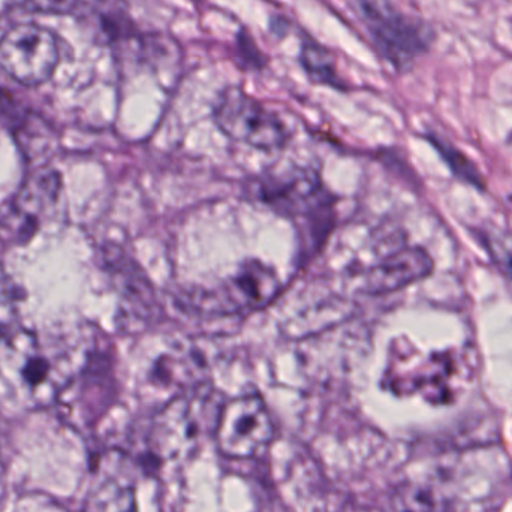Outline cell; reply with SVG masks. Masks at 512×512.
Returning a JSON list of instances; mask_svg holds the SVG:
<instances>
[{
	"instance_id": "5b68a950",
	"label": "cell",
	"mask_w": 512,
	"mask_h": 512,
	"mask_svg": "<svg viewBox=\"0 0 512 512\" xmlns=\"http://www.w3.org/2000/svg\"><path fill=\"white\" fill-rule=\"evenodd\" d=\"M215 119L224 134L255 149L276 150L288 141V129L280 117L237 87L222 93Z\"/></svg>"
},
{
	"instance_id": "277c9868",
	"label": "cell",
	"mask_w": 512,
	"mask_h": 512,
	"mask_svg": "<svg viewBox=\"0 0 512 512\" xmlns=\"http://www.w3.org/2000/svg\"><path fill=\"white\" fill-rule=\"evenodd\" d=\"M274 433L273 418L262 397L243 394L222 406L215 441L225 457L248 460L268 450Z\"/></svg>"
},
{
	"instance_id": "2e32d148",
	"label": "cell",
	"mask_w": 512,
	"mask_h": 512,
	"mask_svg": "<svg viewBox=\"0 0 512 512\" xmlns=\"http://www.w3.org/2000/svg\"><path fill=\"white\" fill-rule=\"evenodd\" d=\"M83 0H18L23 8L45 14H66L74 11Z\"/></svg>"
},
{
	"instance_id": "52a82bcc",
	"label": "cell",
	"mask_w": 512,
	"mask_h": 512,
	"mask_svg": "<svg viewBox=\"0 0 512 512\" xmlns=\"http://www.w3.org/2000/svg\"><path fill=\"white\" fill-rule=\"evenodd\" d=\"M279 291V277L270 267L248 261L218 288L197 294L194 303L209 313H246L267 306Z\"/></svg>"
},
{
	"instance_id": "30bf717a",
	"label": "cell",
	"mask_w": 512,
	"mask_h": 512,
	"mask_svg": "<svg viewBox=\"0 0 512 512\" xmlns=\"http://www.w3.org/2000/svg\"><path fill=\"white\" fill-rule=\"evenodd\" d=\"M433 271V261L420 248H406L385 258L373 267L364 279V289L370 294L399 291L411 283L420 282Z\"/></svg>"
},
{
	"instance_id": "9a60e30c",
	"label": "cell",
	"mask_w": 512,
	"mask_h": 512,
	"mask_svg": "<svg viewBox=\"0 0 512 512\" xmlns=\"http://www.w3.org/2000/svg\"><path fill=\"white\" fill-rule=\"evenodd\" d=\"M237 57L240 65L245 69H259L264 66L265 60L259 51L258 45L248 32H242L237 39Z\"/></svg>"
},
{
	"instance_id": "e0dca14e",
	"label": "cell",
	"mask_w": 512,
	"mask_h": 512,
	"mask_svg": "<svg viewBox=\"0 0 512 512\" xmlns=\"http://www.w3.org/2000/svg\"><path fill=\"white\" fill-rule=\"evenodd\" d=\"M487 246H489L490 254H492L493 259L498 262L501 270L505 271L507 276H510L512 279V251L508 246H505L504 242H501L499 239H493L490 234H487L486 240Z\"/></svg>"
},
{
	"instance_id": "ba28073f",
	"label": "cell",
	"mask_w": 512,
	"mask_h": 512,
	"mask_svg": "<svg viewBox=\"0 0 512 512\" xmlns=\"http://www.w3.org/2000/svg\"><path fill=\"white\" fill-rule=\"evenodd\" d=\"M261 188V198L280 212L297 218H310L319 210H327V198L322 195L318 177L306 171L289 173L286 177L271 176Z\"/></svg>"
},
{
	"instance_id": "4fadbf2b",
	"label": "cell",
	"mask_w": 512,
	"mask_h": 512,
	"mask_svg": "<svg viewBox=\"0 0 512 512\" xmlns=\"http://www.w3.org/2000/svg\"><path fill=\"white\" fill-rule=\"evenodd\" d=\"M436 147L441 150V153L445 156V159H447L451 170H453L457 176L462 177L465 182L472 183V185H483L477 168H475L474 165L469 162V159L466 158V156H463L459 150L453 149V147L450 146L447 147L445 144L441 143H436Z\"/></svg>"
},
{
	"instance_id": "7c38bea8",
	"label": "cell",
	"mask_w": 512,
	"mask_h": 512,
	"mask_svg": "<svg viewBox=\"0 0 512 512\" xmlns=\"http://www.w3.org/2000/svg\"><path fill=\"white\" fill-rule=\"evenodd\" d=\"M394 512H441V504L429 487L408 484L397 492Z\"/></svg>"
},
{
	"instance_id": "9c48e42d",
	"label": "cell",
	"mask_w": 512,
	"mask_h": 512,
	"mask_svg": "<svg viewBox=\"0 0 512 512\" xmlns=\"http://www.w3.org/2000/svg\"><path fill=\"white\" fill-rule=\"evenodd\" d=\"M120 465L122 459L117 456L99 466L81 512H137L134 478Z\"/></svg>"
},
{
	"instance_id": "8fae6325",
	"label": "cell",
	"mask_w": 512,
	"mask_h": 512,
	"mask_svg": "<svg viewBox=\"0 0 512 512\" xmlns=\"http://www.w3.org/2000/svg\"><path fill=\"white\" fill-rule=\"evenodd\" d=\"M301 63H303L304 71L315 83L340 86V78L337 77L333 56L321 45L315 44V42L304 44L303 50H301Z\"/></svg>"
},
{
	"instance_id": "5bb4252c",
	"label": "cell",
	"mask_w": 512,
	"mask_h": 512,
	"mask_svg": "<svg viewBox=\"0 0 512 512\" xmlns=\"http://www.w3.org/2000/svg\"><path fill=\"white\" fill-rule=\"evenodd\" d=\"M17 289L0 265V330L8 328L17 313Z\"/></svg>"
},
{
	"instance_id": "3957f363",
	"label": "cell",
	"mask_w": 512,
	"mask_h": 512,
	"mask_svg": "<svg viewBox=\"0 0 512 512\" xmlns=\"http://www.w3.org/2000/svg\"><path fill=\"white\" fill-rule=\"evenodd\" d=\"M357 12L376 50L397 71L412 68L435 42V29L427 21L406 14L391 0H357Z\"/></svg>"
},
{
	"instance_id": "7a4b0ae2",
	"label": "cell",
	"mask_w": 512,
	"mask_h": 512,
	"mask_svg": "<svg viewBox=\"0 0 512 512\" xmlns=\"http://www.w3.org/2000/svg\"><path fill=\"white\" fill-rule=\"evenodd\" d=\"M221 394L203 382L165 403L149 433V451L161 466H182L197 456L209 436L215 438Z\"/></svg>"
},
{
	"instance_id": "6da1fadb",
	"label": "cell",
	"mask_w": 512,
	"mask_h": 512,
	"mask_svg": "<svg viewBox=\"0 0 512 512\" xmlns=\"http://www.w3.org/2000/svg\"><path fill=\"white\" fill-rule=\"evenodd\" d=\"M81 364L65 337L29 330H0V403L11 409L56 402Z\"/></svg>"
},
{
	"instance_id": "8992f818",
	"label": "cell",
	"mask_w": 512,
	"mask_h": 512,
	"mask_svg": "<svg viewBox=\"0 0 512 512\" xmlns=\"http://www.w3.org/2000/svg\"><path fill=\"white\" fill-rule=\"evenodd\" d=\"M59 63L56 36L38 24H17L0 39V66L24 86L45 83Z\"/></svg>"
}]
</instances>
